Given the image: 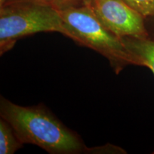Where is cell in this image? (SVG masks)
<instances>
[{"mask_svg": "<svg viewBox=\"0 0 154 154\" xmlns=\"http://www.w3.org/2000/svg\"><path fill=\"white\" fill-rule=\"evenodd\" d=\"M0 116L11 124L24 144L37 146L51 154L88 153L79 135L42 103L22 106L1 96Z\"/></svg>", "mask_w": 154, "mask_h": 154, "instance_id": "6da1fadb", "label": "cell"}, {"mask_svg": "<svg viewBox=\"0 0 154 154\" xmlns=\"http://www.w3.org/2000/svg\"><path fill=\"white\" fill-rule=\"evenodd\" d=\"M58 11L72 33L73 41L106 58L116 74H119L125 67L133 65L121 38L102 24L86 0Z\"/></svg>", "mask_w": 154, "mask_h": 154, "instance_id": "7a4b0ae2", "label": "cell"}, {"mask_svg": "<svg viewBox=\"0 0 154 154\" xmlns=\"http://www.w3.org/2000/svg\"><path fill=\"white\" fill-rule=\"evenodd\" d=\"M40 32H58L72 39L57 9L31 2L0 6V54L9 51L20 38Z\"/></svg>", "mask_w": 154, "mask_h": 154, "instance_id": "3957f363", "label": "cell"}, {"mask_svg": "<svg viewBox=\"0 0 154 154\" xmlns=\"http://www.w3.org/2000/svg\"><path fill=\"white\" fill-rule=\"evenodd\" d=\"M86 1L102 24L119 38H149L145 18L124 0Z\"/></svg>", "mask_w": 154, "mask_h": 154, "instance_id": "277c9868", "label": "cell"}, {"mask_svg": "<svg viewBox=\"0 0 154 154\" xmlns=\"http://www.w3.org/2000/svg\"><path fill=\"white\" fill-rule=\"evenodd\" d=\"M121 41L131 58L133 65L147 67L154 75V39L124 36Z\"/></svg>", "mask_w": 154, "mask_h": 154, "instance_id": "5b68a950", "label": "cell"}, {"mask_svg": "<svg viewBox=\"0 0 154 154\" xmlns=\"http://www.w3.org/2000/svg\"><path fill=\"white\" fill-rule=\"evenodd\" d=\"M24 143L19 140L13 127L5 119H0V154H14Z\"/></svg>", "mask_w": 154, "mask_h": 154, "instance_id": "8992f818", "label": "cell"}, {"mask_svg": "<svg viewBox=\"0 0 154 154\" xmlns=\"http://www.w3.org/2000/svg\"><path fill=\"white\" fill-rule=\"evenodd\" d=\"M84 0H0V6L18 2H31L51 6L59 9L84 2Z\"/></svg>", "mask_w": 154, "mask_h": 154, "instance_id": "52a82bcc", "label": "cell"}, {"mask_svg": "<svg viewBox=\"0 0 154 154\" xmlns=\"http://www.w3.org/2000/svg\"><path fill=\"white\" fill-rule=\"evenodd\" d=\"M144 18L154 17V0H124Z\"/></svg>", "mask_w": 154, "mask_h": 154, "instance_id": "ba28073f", "label": "cell"}, {"mask_svg": "<svg viewBox=\"0 0 154 154\" xmlns=\"http://www.w3.org/2000/svg\"><path fill=\"white\" fill-rule=\"evenodd\" d=\"M88 153H126V152L119 146L107 145L99 147L88 148Z\"/></svg>", "mask_w": 154, "mask_h": 154, "instance_id": "9c48e42d", "label": "cell"}, {"mask_svg": "<svg viewBox=\"0 0 154 154\" xmlns=\"http://www.w3.org/2000/svg\"><path fill=\"white\" fill-rule=\"evenodd\" d=\"M150 18L154 19V17H150ZM148 34H149V36L150 38H151V39H154V28L152 29H151V30H149V32H148Z\"/></svg>", "mask_w": 154, "mask_h": 154, "instance_id": "30bf717a", "label": "cell"}, {"mask_svg": "<svg viewBox=\"0 0 154 154\" xmlns=\"http://www.w3.org/2000/svg\"><path fill=\"white\" fill-rule=\"evenodd\" d=\"M153 153H154V152H153Z\"/></svg>", "mask_w": 154, "mask_h": 154, "instance_id": "8fae6325", "label": "cell"}]
</instances>
